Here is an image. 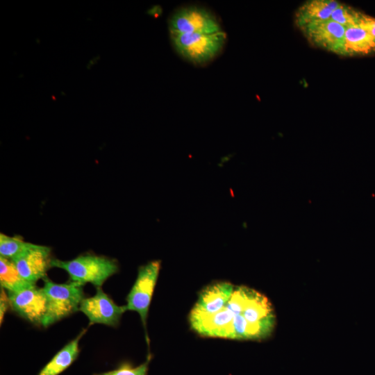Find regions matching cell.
Masks as SVG:
<instances>
[{
	"label": "cell",
	"instance_id": "5bb4252c",
	"mask_svg": "<svg viewBox=\"0 0 375 375\" xmlns=\"http://www.w3.org/2000/svg\"><path fill=\"white\" fill-rule=\"evenodd\" d=\"M86 329L62 347L46 365L38 375H59L68 368L77 358L79 352V341Z\"/></svg>",
	"mask_w": 375,
	"mask_h": 375
},
{
	"label": "cell",
	"instance_id": "4fadbf2b",
	"mask_svg": "<svg viewBox=\"0 0 375 375\" xmlns=\"http://www.w3.org/2000/svg\"><path fill=\"white\" fill-rule=\"evenodd\" d=\"M375 52V39L364 28L355 26L346 28L343 56H362Z\"/></svg>",
	"mask_w": 375,
	"mask_h": 375
},
{
	"label": "cell",
	"instance_id": "5b68a950",
	"mask_svg": "<svg viewBox=\"0 0 375 375\" xmlns=\"http://www.w3.org/2000/svg\"><path fill=\"white\" fill-rule=\"evenodd\" d=\"M169 35L213 34L224 31L219 17L210 8L197 3L174 9L167 20Z\"/></svg>",
	"mask_w": 375,
	"mask_h": 375
},
{
	"label": "cell",
	"instance_id": "ac0fdd59",
	"mask_svg": "<svg viewBox=\"0 0 375 375\" xmlns=\"http://www.w3.org/2000/svg\"><path fill=\"white\" fill-rule=\"evenodd\" d=\"M150 360L151 356L149 355L146 361L138 366L134 367L129 362H124L113 370L94 375H147Z\"/></svg>",
	"mask_w": 375,
	"mask_h": 375
},
{
	"label": "cell",
	"instance_id": "ba28073f",
	"mask_svg": "<svg viewBox=\"0 0 375 375\" xmlns=\"http://www.w3.org/2000/svg\"><path fill=\"white\" fill-rule=\"evenodd\" d=\"M314 46L342 55L346 28L328 19L310 23L300 28Z\"/></svg>",
	"mask_w": 375,
	"mask_h": 375
},
{
	"label": "cell",
	"instance_id": "9c48e42d",
	"mask_svg": "<svg viewBox=\"0 0 375 375\" xmlns=\"http://www.w3.org/2000/svg\"><path fill=\"white\" fill-rule=\"evenodd\" d=\"M51 251L47 246L33 243L11 260L24 279L36 284L40 279L47 277V272L52 267Z\"/></svg>",
	"mask_w": 375,
	"mask_h": 375
},
{
	"label": "cell",
	"instance_id": "d6986e66",
	"mask_svg": "<svg viewBox=\"0 0 375 375\" xmlns=\"http://www.w3.org/2000/svg\"><path fill=\"white\" fill-rule=\"evenodd\" d=\"M358 26L367 31L375 39V18L362 14Z\"/></svg>",
	"mask_w": 375,
	"mask_h": 375
},
{
	"label": "cell",
	"instance_id": "7a4b0ae2",
	"mask_svg": "<svg viewBox=\"0 0 375 375\" xmlns=\"http://www.w3.org/2000/svg\"><path fill=\"white\" fill-rule=\"evenodd\" d=\"M169 38L175 52L195 66H204L212 62L222 53L227 42L225 31L213 34L169 35Z\"/></svg>",
	"mask_w": 375,
	"mask_h": 375
},
{
	"label": "cell",
	"instance_id": "ffe728a7",
	"mask_svg": "<svg viewBox=\"0 0 375 375\" xmlns=\"http://www.w3.org/2000/svg\"><path fill=\"white\" fill-rule=\"evenodd\" d=\"M10 306L8 293L5 289L1 288L0 292V323L3 321L4 315Z\"/></svg>",
	"mask_w": 375,
	"mask_h": 375
},
{
	"label": "cell",
	"instance_id": "e0dca14e",
	"mask_svg": "<svg viewBox=\"0 0 375 375\" xmlns=\"http://www.w3.org/2000/svg\"><path fill=\"white\" fill-rule=\"evenodd\" d=\"M362 13L355 9L340 3L333 10L331 15V19L335 21L345 28L358 26L360 22Z\"/></svg>",
	"mask_w": 375,
	"mask_h": 375
},
{
	"label": "cell",
	"instance_id": "2e32d148",
	"mask_svg": "<svg viewBox=\"0 0 375 375\" xmlns=\"http://www.w3.org/2000/svg\"><path fill=\"white\" fill-rule=\"evenodd\" d=\"M33 243L25 242L19 236H9L0 233V257L12 260Z\"/></svg>",
	"mask_w": 375,
	"mask_h": 375
},
{
	"label": "cell",
	"instance_id": "7c38bea8",
	"mask_svg": "<svg viewBox=\"0 0 375 375\" xmlns=\"http://www.w3.org/2000/svg\"><path fill=\"white\" fill-rule=\"evenodd\" d=\"M340 4V2L335 0L306 1L295 12V24L301 28L312 22L328 19Z\"/></svg>",
	"mask_w": 375,
	"mask_h": 375
},
{
	"label": "cell",
	"instance_id": "8992f818",
	"mask_svg": "<svg viewBox=\"0 0 375 375\" xmlns=\"http://www.w3.org/2000/svg\"><path fill=\"white\" fill-rule=\"evenodd\" d=\"M161 262L158 260H151L140 266L135 281L126 298V310L139 314L146 332L147 340V318Z\"/></svg>",
	"mask_w": 375,
	"mask_h": 375
},
{
	"label": "cell",
	"instance_id": "52a82bcc",
	"mask_svg": "<svg viewBox=\"0 0 375 375\" xmlns=\"http://www.w3.org/2000/svg\"><path fill=\"white\" fill-rule=\"evenodd\" d=\"M79 310L85 314L90 324H101L117 326L122 315L127 310L126 306H118L101 289L97 288L94 296L84 298Z\"/></svg>",
	"mask_w": 375,
	"mask_h": 375
},
{
	"label": "cell",
	"instance_id": "9a60e30c",
	"mask_svg": "<svg viewBox=\"0 0 375 375\" xmlns=\"http://www.w3.org/2000/svg\"><path fill=\"white\" fill-rule=\"evenodd\" d=\"M0 285L6 292H19L36 286L24 279L13 262L0 257Z\"/></svg>",
	"mask_w": 375,
	"mask_h": 375
},
{
	"label": "cell",
	"instance_id": "3957f363",
	"mask_svg": "<svg viewBox=\"0 0 375 375\" xmlns=\"http://www.w3.org/2000/svg\"><path fill=\"white\" fill-rule=\"evenodd\" d=\"M51 267L64 269L71 281L82 284L91 283L96 288L119 271L116 260L92 253L79 255L69 260L53 258Z\"/></svg>",
	"mask_w": 375,
	"mask_h": 375
},
{
	"label": "cell",
	"instance_id": "6da1fadb",
	"mask_svg": "<svg viewBox=\"0 0 375 375\" xmlns=\"http://www.w3.org/2000/svg\"><path fill=\"white\" fill-rule=\"evenodd\" d=\"M276 323L274 309L267 297L238 285L223 309L202 318L201 327L206 337L261 340L272 335Z\"/></svg>",
	"mask_w": 375,
	"mask_h": 375
},
{
	"label": "cell",
	"instance_id": "44dd1931",
	"mask_svg": "<svg viewBox=\"0 0 375 375\" xmlns=\"http://www.w3.org/2000/svg\"><path fill=\"white\" fill-rule=\"evenodd\" d=\"M160 8H159V6H153V8H151V9H149L148 10V14L151 15H153V16H155V17H157L158 16V15L160 14V12H159V10Z\"/></svg>",
	"mask_w": 375,
	"mask_h": 375
},
{
	"label": "cell",
	"instance_id": "30bf717a",
	"mask_svg": "<svg viewBox=\"0 0 375 375\" xmlns=\"http://www.w3.org/2000/svg\"><path fill=\"white\" fill-rule=\"evenodd\" d=\"M12 309L29 322L42 324L47 311V299L37 285L19 292H7Z\"/></svg>",
	"mask_w": 375,
	"mask_h": 375
},
{
	"label": "cell",
	"instance_id": "8fae6325",
	"mask_svg": "<svg viewBox=\"0 0 375 375\" xmlns=\"http://www.w3.org/2000/svg\"><path fill=\"white\" fill-rule=\"evenodd\" d=\"M235 286L228 281H217L208 285L199 292L190 314L209 315L220 311L231 297Z\"/></svg>",
	"mask_w": 375,
	"mask_h": 375
},
{
	"label": "cell",
	"instance_id": "277c9868",
	"mask_svg": "<svg viewBox=\"0 0 375 375\" xmlns=\"http://www.w3.org/2000/svg\"><path fill=\"white\" fill-rule=\"evenodd\" d=\"M42 288L47 299V311L42 326H49L79 310L85 298L84 284L70 281L56 283L47 277L43 279Z\"/></svg>",
	"mask_w": 375,
	"mask_h": 375
}]
</instances>
